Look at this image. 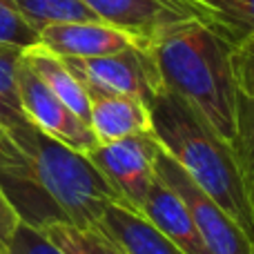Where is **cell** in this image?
Wrapping results in <instances>:
<instances>
[{
  "label": "cell",
  "instance_id": "obj_15",
  "mask_svg": "<svg viewBox=\"0 0 254 254\" xmlns=\"http://www.w3.org/2000/svg\"><path fill=\"white\" fill-rule=\"evenodd\" d=\"M43 234L63 254H127L116 241L98 228H76V225H49Z\"/></svg>",
  "mask_w": 254,
  "mask_h": 254
},
{
  "label": "cell",
  "instance_id": "obj_6",
  "mask_svg": "<svg viewBox=\"0 0 254 254\" xmlns=\"http://www.w3.org/2000/svg\"><path fill=\"white\" fill-rule=\"evenodd\" d=\"M101 22L123 31L136 47L149 49L183 22L212 18L194 0H83ZM216 29V27H214Z\"/></svg>",
  "mask_w": 254,
  "mask_h": 254
},
{
  "label": "cell",
  "instance_id": "obj_20",
  "mask_svg": "<svg viewBox=\"0 0 254 254\" xmlns=\"http://www.w3.org/2000/svg\"><path fill=\"white\" fill-rule=\"evenodd\" d=\"M232 67L239 94L254 101V34L246 36L243 40H239L234 45Z\"/></svg>",
  "mask_w": 254,
  "mask_h": 254
},
{
  "label": "cell",
  "instance_id": "obj_9",
  "mask_svg": "<svg viewBox=\"0 0 254 254\" xmlns=\"http://www.w3.org/2000/svg\"><path fill=\"white\" fill-rule=\"evenodd\" d=\"M40 47L58 58H96L134 45L123 31L105 22H58L38 31Z\"/></svg>",
  "mask_w": 254,
  "mask_h": 254
},
{
  "label": "cell",
  "instance_id": "obj_21",
  "mask_svg": "<svg viewBox=\"0 0 254 254\" xmlns=\"http://www.w3.org/2000/svg\"><path fill=\"white\" fill-rule=\"evenodd\" d=\"M7 254H63L43 232L20 223L7 243Z\"/></svg>",
  "mask_w": 254,
  "mask_h": 254
},
{
  "label": "cell",
  "instance_id": "obj_19",
  "mask_svg": "<svg viewBox=\"0 0 254 254\" xmlns=\"http://www.w3.org/2000/svg\"><path fill=\"white\" fill-rule=\"evenodd\" d=\"M0 45L29 49L40 45V36L22 18L16 0H0Z\"/></svg>",
  "mask_w": 254,
  "mask_h": 254
},
{
  "label": "cell",
  "instance_id": "obj_12",
  "mask_svg": "<svg viewBox=\"0 0 254 254\" xmlns=\"http://www.w3.org/2000/svg\"><path fill=\"white\" fill-rule=\"evenodd\" d=\"M96 228L119 243L127 254H183L143 214L127 210L119 203L105 207Z\"/></svg>",
  "mask_w": 254,
  "mask_h": 254
},
{
  "label": "cell",
  "instance_id": "obj_3",
  "mask_svg": "<svg viewBox=\"0 0 254 254\" xmlns=\"http://www.w3.org/2000/svg\"><path fill=\"white\" fill-rule=\"evenodd\" d=\"M152 134L161 149L234 223L252 237L254 210L246 192L237 149L181 96L165 87L147 103Z\"/></svg>",
  "mask_w": 254,
  "mask_h": 254
},
{
  "label": "cell",
  "instance_id": "obj_7",
  "mask_svg": "<svg viewBox=\"0 0 254 254\" xmlns=\"http://www.w3.org/2000/svg\"><path fill=\"white\" fill-rule=\"evenodd\" d=\"M156 176L188 207L210 254H254L250 237L198 185H194L190 176L163 149L156 158Z\"/></svg>",
  "mask_w": 254,
  "mask_h": 254
},
{
  "label": "cell",
  "instance_id": "obj_4",
  "mask_svg": "<svg viewBox=\"0 0 254 254\" xmlns=\"http://www.w3.org/2000/svg\"><path fill=\"white\" fill-rule=\"evenodd\" d=\"M158 152L161 145L154 134H136L114 143H96L87 158L116 194V203L140 214L156 181Z\"/></svg>",
  "mask_w": 254,
  "mask_h": 254
},
{
  "label": "cell",
  "instance_id": "obj_16",
  "mask_svg": "<svg viewBox=\"0 0 254 254\" xmlns=\"http://www.w3.org/2000/svg\"><path fill=\"white\" fill-rule=\"evenodd\" d=\"M234 45L254 34V0H194Z\"/></svg>",
  "mask_w": 254,
  "mask_h": 254
},
{
  "label": "cell",
  "instance_id": "obj_10",
  "mask_svg": "<svg viewBox=\"0 0 254 254\" xmlns=\"http://www.w3.org/2000/svg\"><path fill=\"white\" fill-rule=\"evenodd\" d=\"M89 129L96 143H114L136 134H152L149 105L136 96H89Z\"/></svg>",
  "mask_w": 254,
  "mask_h": 254
},
{
  "label": "cell",
  "instance_id": "obj_14",
  "mask_svg": "<svg viewBox=\"0 0 254 254\" xmlns=\"http://www.w3.org/2000/svg\"><path fill=\"white\" fill-rule=\"evenodd\" d=\"M22 18L36 31L58 22H92L96 13L83 0H16ZM101 22V20H98Z\"/></svg>",
  "mask_w": 254,
  "mask_h": 254
},
{
  "label": "cell",
  "instance_id": "obj_22",
  "mask_svg": "<svg viewBox=\"0 0 254 254\" xmlns=\"http://www.w3.org/2000/svg\"><path fill=\"white\" fill-rule=\"evenodd\" d=\"M18 225H20V216L16 214L13 205L9 203V198L4 196L2 188H0V243H4V248H7L9 239L13 237Z\"/></svg>",
  "mask_w": 254,
  "mask_h": 254
},
{
  "label": "cell",
  "instance_id": "obj_8",
  "mask_svg": "<svg viewBox=\"0 0 254 254\" xmlns=\"http://www.w3.org/2000/svg\"><path fill=\"white\" fill-rule=\"evenodd\" d=\"M18 96H20L22 114L27 116L31 125H36L47 136L65 143L67 147L76 152L87 154L96 145L89 125L74 114L38 76L31 71V67L20 58L18 65Z\"/></svg>",
  "mask_w": 254,
  "mask_h": 254
},
{
  "label": "cell",
  "instance_id": "obj_24",
  "mask_svg": "<svg viewBox=\"0 0 254 254\" xmlns=\"http://www.w3.org/2000/svg\"><path fill=\"white\" fill-rule=\"evenodd\" d=\"M250 241H252V248H254V232H252V237H250Z\"/></svg>",
  "mask_w": 254,
  "mask_h": 254
},
{
  "label": "cell",
  "instance_id": "obj_18",
  "mask_svg": "<svg viewBox=\"0 0 254 254\" xmlns=\"http://www.w3.org/2000/svg\"><path fill=\"white\" fill-rule=\"evenodd\" d=\"M241 174L246 183V192L254 210V101L246 96H239L237 112V138H234Z\"/></svg>",
  "mask_w": 254,
  "mask_h": 254
},
{
  "label": "cell",
  "instance_id": "obj_1",
  "mask_svg": "<svg viewBox=\"0 0 254 254\" xmlns=\"http://www.w3.org/2000/svg\"><path fill=\"white\" fill-rule=\"evenodd\" d=\"M0 188L20 223L96 228L116 194L87 154L47 136L29 121L0 127Z\"/></svg>",
  "mask_w": 254,
  "mask_h": 254
},
{
  "label": "cell",
  "instance_id": "obj_23",
  "mask_svg": "<svg viewBox=\"0 0 254 254\" xmlns=\"http://www.w3.org/2000/svg\"><path fill=\"white\" fill-rule=\"evenodd\" d=\"M0 254H7V248H4V243H0Z\"/></svg>",
  "mask_w": 254,
  "mask_h": 254
},
{
  "label": "cell",
  "instance_id": "obj_5",
  "mask_svg": "<svg viewBox=\"0 0 254 254\" xmlns=\"http://www.w3.org/2000/svg\"><path fill=\"white\" fill-rule=\"evenodd\" d=\"M85 87L87 96L121 94L149 103L163 89L156 63L149 49L129 45L123 52L96 58H63Z\"/></svg>",
  "mask_w": 254,
  "mask_h": 254
},
{
  "label": "cell",
  "instance_id": "obj_11",
  "mask_svg": "<svg viewBox=\"0 0 254 254\" xmlns=\"http://www.w3.org/2000/svg\"><path fill=\"white\" fill-rule=\"evenodd\" d=\"M140 214L183 254H210L188 207L158 176L140 207Z\"/></svg>",
  "mask_w": 254,
  "mask_h": 254
},
{
  "label": "cell",
  "instance_id": "obj_2",
  "mask_svg": "<svg viewBox=\"0 0 254 254\" xmlns=\"http://www.w3.org/2000/svg\"><path fill=\"white\" fill-rule=\"evenodd\" d=\"M232 52V40L205 20L183 22L149 47L163 87L190 103L216 134L234 145L241 94Z\"/></svg>",
  "mask_w": 254,
  "mask_h": 254
},
{
  "label": "cell",
  "instance_id": "obj_17",
  "mask_svg": "<svg viewBox=\"0 0 254 254\" xmlns=\"http://www.w3.org/2000/svg\"><path fill=\"white\" fill-rule=\"evenodd\" d=\"M25 49L0 45V127H13L27 116L22 114L20 96H18V65Z\"/></svg>",
  "mask_w": 254,
  "mask_h": 254
},
{
  "label": "cell",
  "instance_id": "obj_13",
  "mask_svg": "<svg viewBox=\"0 0 254 254\" xmlns=\"http://www.w3.org/2000/svg\"><path fill=\"white\" fill-rule=\"evenodd\" d=\"M22 61L31 67V71H34L78 119H83L85 123H87L89 121V96L83 85L78 83V78L69 71V67L63 63V58L54 56V54L47 52L45 47L36 45V47H29L22 52Z\"/></svg>",
  "mask_w": 254,
  "mask_h": 254
}]
</instances>
